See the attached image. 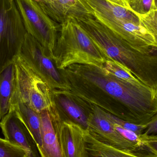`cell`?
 <instances>
[{
  "mask_svg": "<svg viewBox=\"0 0 157 157\" xmlns=\"http://www.w3.org/2000/svg\"><path fill=\"white\" fill-rule=\"evenodd\" d=\"M105 113L107 118L112 122L120 125L124 129L135 133L138 136H139L140 135L144 133L146 129H147V124H144V125L135 124L124 121V120H121L118 117H116L115 115L107 113L105 112Z\"/></svg>",
  "mask_w": 157,
  "mask_h": 157,
  "instance_id": "ffe728a7",
  "label": "cell"
},
{
  "mask_svg": "<svg viewBox=\"0 0 157 157\" xmlns=\"http://www.w3.org/2000/svg\"><path fill=\"white\" fill-rule=\"evenodd\" d=\"M139 17L141 25L153 35L157 43V9Z\"/></svg>",
  "mask_w": 157,
  "mask_h": 157,
  "instance_id": "44dd1931",
  "label": "cell"
},
{
  "mask_svg": "<svg viewBox=\"0 0 157 157\" xmlns=\"http://www.w3.org/2000/svg\"><path fill=\"white\" fill-rule=\"evenodd\" d=\"M36 144L38 150L42 147L40 114L23 102L17 101L12 105Z\"/></svg>",
  "mask_w": 157,
  "mask_h": 157,
  "instance_id": "9a60e30c",
  "label": "cell"
},
{
  "mask_svg": "<svg viewBox=\"0 0 157 157\" xmlns=\"http://www.w3.org/2000/svg\"><path fill=\"white\" fill-rule=\"evenodd\" d=\"M64 110L71 117L70 121L74 122L84 128L88 129V117L78 105L64 97H60L59 100Z\"/></svg>",
  "mask_w": 157,
  "mask_h": 157,
  "instance_id": "e0dca14e",
  "label": "cell"
},
{
  "mask_svg": "<svg viewBox=\"0 0 157 157\" xmlns=\"http://www.w3.org/2000/svg\"><path fill=\"white\" fill-rule=\"evenodd\" d=\"M144 133L148 135H157V113L151 119Z\"/></svg>",
  "mask_w": 157,
  "mask_h": 157,
  "instance_id": "cb8c5ba5",
  "label": "cell"
},
{
  "mask_svg": "<svg viewBox=\"0 0 157 157\" xmlns=\"http://www.w3.org/2000/svg\"><path fill=\"white\" fill-rule=\"evenodd\" d=\"M113 124L114 125L115 129L125 139L136 146L142 145V143L139 138V136L135 133L124 129L118 124H115L113 123Z\"/></svg>",
  "mask_w": 157,
  "mask_h": 157,
  "instance_id": "7402d4cb",
  "label": "cell"
},
{
  "mask_svg": "<svg viewBox=\"0 0 157 157\" xmlns=\"http://www.w3.org/2000/svg\"><path fill=\"white\" fill-rule=\"evenodd\" d=\"M84 130L70 120H63L60 126V136L65 157H87Z\"/></svg>",
  "mask_w": 157,
  "mask_h": 157,
  "instance_id": "7c38bea8",
  "label": "cell"
},
{
  "mask_svg": "<svg viewBox=\"0 0 157 157\" xmlns=\"http://www.w3.org/2000/svg\"><path fill=\"white\" fill-rule=\"evenodd\" d=\"M40 114L42 147L38 151L40 157H65L59 132L61 123L63 120H53L47 111Z\"/></svg>",
  "mask_w": 157,
  "mask_h": 157,
  "instance_id": "30bf717a",
  "label": "cell"
},
{
  "mask_svg": "<svg viewBox=\"0 0 157 157\" xmlns=\"http://www.w3.org/2000/svg\"><path fill=\"white\" fill-rule=\"evenodd\" d=\"M0 157H27L25 151L19 147L0 138Z\"/></svg>",
  "mask_w": 157,
  "mask_h": 157,
  "instance_id": "d6986e66",
  "label": "cell"
},
{
  "mask_svg": "<svg viewBox=\"0 0 157 157\" xmlns=\"http://www.w3.org/2000/svg\"><path fill=\"white\" fill-rule=\"evenodd\" d=\"M79 75L116 100L123 108L121 120L147 124L157 113V93L144 85L124 82L91 66L83 67Z\"/></svg>",
  "mask_w": 157,
  "mask_h": 157,
  "instance_id": "6da1fadb",
  "label": "cell"
},
{
  "mask_svg": "<svg viewBox=\"0 0 157 157\" xmlns=\"http://www.w3.org/2000/svg\"><path fill=\"white\" fill-rule=\"evenodd\" d=\"M27 33L37 40L53 61L60 25L54 22L35 0H14Z\"/></svg>",
  "mask_w": 157,
  "mask_h": 157,
  "instance_id": "5b68a950",
  "label": "cell"
},
{
  "mask_svg": "<svg viewBox=\"0 0 157 157\" xmlns=\"http://www.w3.org/2000/svg\"><path fill=\"white\" fill-rule=\"evenodd\" d=\"M101 23L130 45L137 47H157V42L153 35L142 25L124 20Z\"/></svg>",
  "mask_w": 157,
  "mask_h": 157,
  "instance_id": "9c48e42d",
  "label": "cell"
},
{
  "mask_svg": "<svg viewBox=\"0 0 157 157\" xmlns=\"http://www.w3.org/2000/svg\"><path fill=\"white\" fill-rule=\"evenodd\" d=\"M19 55L41 75L52 90L69 89V86L63 81L48 51L28 33L25 37Z\"/></svg>",
  "mask_w": 157,
  "mask_h": 157,
  "instance_id": "8992f818",
  "label": "cell"
},
{
  "mask_svg": "<svg viewBox=\"0 0 157 157\" xmlns=\"http://www.w3.org/2000/svg\"><path fill=\"white\" fill-rule=\"evenodd\" d=\"M87 130L94 138L121 150L135 151L141 146H136L124 138L115 129L105 112L98 108L88 115Z\"/></svg>",
  "mask_w": 157,
  "mask_h": 157,
  "instance_id": "52a82bcc",
  "label": "cell"
},
{
  "mask_svg": "<svg viewBox=\"0 0 157 157\" xmlns=\"http://www.w3.org/2000/svg\"><path fill=\"white\" fill-rule=\"evenodd\" d=\"M0 127L5 139L23 149L27 157H40L34 139L13 109L1 120Z\"/></svg>",
  "mask_w": 157,
  "mask_h": 157,
  "instance_id": "ba28073f",
  "label": "cell"
},
{
  "mask_svg": "<svg viewBox=\"0 0 157 157\" xmlns=\"http://www.w3.org/2000/svg\"><path fill=\"white\" fill-rule=\"evenodd\" d=\"M16 84V69L13 61L0 71V120L12 109Z\"/></svg>",
  "mask_w": 157,
  "mask_h": 157,
  "instance_id": "5bb4252c",
  "label": "cell"
},
{
  "mask_svg": "<svg viewBox=\"0 0 157 157\" xmlns=\"http://www.w3.org/2000/svg\"><path fill=\"white\" fill-rule=\"evenodd\" d=\"M129 9L140 17L155 10L154 0H127Z\"/></svg>",
  "mask_w": 157,
  "mask_h": 157,
  "instance_id": "ac0fdd59",
  "label": "cell"
},
{
  "mask_svg": "<svg viewBox=\"0 0 157 157\" xmlns=\"http://www.w3.org/2000/svg\"><path fill=\"white\" fill-rule=\"evenodd\" d=\"M83 136L87 157H157L144 144L135 151H126L99 141L87 129L84 130Z\"/></svg>",
  "mask_w": 157,
  "mask_h": 157,
  "instance_id": "8fae6325",
  "label": "cell"
},
{
  "mask_svg": "<svg viewBox=\"0 0 157 157\" xmlns=\"http://www.w3.org/2000/svg\"><path fill=\"white\" fill-rule=\"evenodd\" d=\"M154 6L155 10L157 9V0H154Z\"/></svg>",
  "mask_w": 157,
  "mask_h": 157,
  "instance_id": "484cf974",
  "label": "cell"
},
{
  "mask_svg": "<svg viewBox=\"0 0 157 157\" xmlns=\"http://www.w3.org/2000/svg\"><path fill=\"white\" fill-rule=\"evenodd\" d=\"M100 70L106 75L121 81L133 85L144 86L123 64L113 59L107 60L103 64L102 69Z\"/></svg>",
  "mask_w": 157,
  "mask_h": 157,
  "instance_id": "2e32d148",
  "label": "cell"
},
{
  "mask_svg": "<svg viewBox=\"0 0 157 157\" xmlns=\"http://www.w3.org/2000/svg\"><path fill=\"white\" fill-rule=\"evenodd\" d=\"M14 62L17 84L12 105L19 101L38 113L47 111L53 120H63L53 98V90L41 75L20 55Z\"/></svg>",
  "mask_w": 157,
  "mask_h": 157,
  "instance_id": "3957f363",
  "label": "cell"
},
{
  "mask_svg": "<svg viewBox=\"0 0 157 157\" xmlns=\"http://www.w3.org/2000/svg\"><path fill=\"white\" fill-rule=\"evenodd\" d=\"M26 34L14 0H0V71L19 55Z\"/></svg>",
  "mask_w": 157,
  "mask_h": 157,
  "instance_id": "277c9868",
  "label": "cell"
},
{
  "mask_svg": "<svg viewBox=\"0 0 157 157\" xmlns=\"http://www.w3.org/2000/svg\"><path fill=\"white\" fill-rule=\"evenodd\" d=\"M108 59L73 17L61 24L53 58L56 68L80 64L101 70Z\"/></svg>",
  "mask_w": 157,
  "mask_h": 157,
  "instance_id": "7a4b0ae2",
  "label": "cell"
},
{
  "mask_svg": "<svg viewBox=\"0 0 157 157\" xmlns=\"http://www.w3.org/2000/svg\"><path fill=\"white\" fill-rule=\"evenodd\" d=\"M38 3L46 14L59 25L69 17L88 13L79 0H44Z\"/></svg>",
  "mask_w": 157,
  "mask_h": 157,
  "instance_id": "4fadbf2b",
  "label": "cell"
},
{
  "mask_svg": "<svg viewBox=\"0 0 157 157\" xmlns=\"http://www.w3.org/2000/svg\"><path fill=\"white\" fill-rule=\"evenodd\" d=\"M142 144L157 156V135H148L143 133L139 136Z\"/></svg>",
  "mask_w": 157,
  "mask_h": 157,
  "instance_id": "603a6c76",
  "label": "cell"
},
{
  "mask_svg": "<svg viewBox=\"0 0 157 157\" xmlns=\"http://www.w3.org/2000/svg\"><path fill=\"white\" fill-rule=\"evenodd\" d=\"M108 2L113 4L117 5L122 7H125L130 10L128 6L127 0H107Z\"/></svg>",
  "mask_w": 157,
  "mask_h": 157,
  "instance_id": "d4e9b609",
  "label": "cell"
}]
</instances>
